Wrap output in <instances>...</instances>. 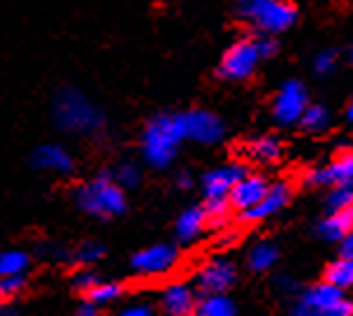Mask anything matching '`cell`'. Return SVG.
Instances as JSON below:
<instances>
[{"label":"cell","instance_id":"38","mask_svg":"<svg viewBox=\"0 0 353 316\" xmlns=\"http://www.w3.org/2000/svg\"><path fill=\"white\" fill-rule=\"evenodd\" d=\"M174 184H176V188H191L193 179H191V175H188V172H179L174 177Z\"/></svg>","mask_w":353,"mask_h":316},{"label":"cell","instance_id":"37","mask_svg":"<svg viewBox=\"0 0 353 316\" xmlns=\"http://www.w3.org/2000/svg\"><path fill=\"white\" fill-rule=\"evenodd\" d=\"M342 256L353 258V230L342 239Z\"/></svg>","mask_w":353,"mask_h":316},{"label":"cell","instance_id":"16","mask_svg":"<svg viewBox=\"0 0 353 316\" xmlns=\"http://www.w3.org/2000/svg\"><path fill=\"white\" fill-rule=\"evenodd\" d=\"M270 191V181L263 175H251L247 172L242 179L232 186V191L228 195L230 207L237 212H247L251 207H256L258 202L265 198V193Z\"/></svg>","mask_w":353,"mask_h":316},{"label":"cell","instance_id":"44","mask_svg":"<svg viewBox=\"0 0 353 316\" xmlns=\"http://www.w3.org/2000/svg\"><path fill=\"white\" fill-rule=\"evenodd\" d=\"M188 316H195V314H188Z\"/></svg>","mask_w":353,"mask_h":316},{"label":"cell","instance_id":"10","mask_svg":"<svg viewBox=\"0 0 353 316\" xmlns=\"http://www.w3.org/2000/svg\"><path fill=\"white\" fill-rule=\"evenodd\" d=\"M181 115V126H184V137L198 144H216L223 140L225 126L223 121L210 110H188L179 112Z\"/></svg>","mask_w":353,"mask_h":316},{"label":"cell","instance_id":"42","mask_svg":"<svg viewBox=\"0 0 353 316\" xmlns=\"http://www.w3.org/2000/svg\"><path fill=\"white\" fill-rule=\"evenodd\" d=\"M344 3H353V0H344Z\"/></svg>","mask_w":353,"mask_h":316},{"label":"cell","instance_id":"15","mask_svg":"<svg viewBox=\"0 0 353 316\" xmlns=\"http://www.w3.org/2000/svg\"><path fill=\"white\" fill-rule=\"evenodd\" d=\"M198 307V290L186 282H172L161 290V309L165 316H188Z\"/></svg>","mask_w":353,"mask_h":316},{"label":"cell","instance_id":"28","mask_svg":"<svg viewBox=\"0 0 353 316\" xmlns=\"http://www.w3.org/2000/svg\"><path fill=\"white\" fill-rule=\"evenodd\" d=\"M300 126L309 132H321L330 126V112L323 105H307L305 115L300 119Z\"/></svg>","mask_w":353,"mask_h":316},{"label":"cell","instance_id":"36","mask_svg":"<svg viewBox=\"0 0 353 316\" xmlns=\"http://www.w3.org/2000/svg\"><path fill=\"white\" fill-rule=\"evenodd\" d=\"M276 286H279L283 293H295V290H298V284H295L291 277H279V279H276Z\"/></svg>","mask_w":353,"mask_h":316},{"label":"cell","instance_id":"21","mask_svg":"<svg viewBox=\"0 0 353 316\" xmlns=\"http://www.w3.org/2000/svg\"><path fill=\"white\" fill-rule=\"evenodd\" d=\"M237 305L228 293L203 295L195 307V316H235Z\"/></svg>","mask_w":353,"mask_h":316},{"label":"cell","instance_id":"19","mask_svg":"<svg viewBox=\"0 0 353 316\" xmlns=\"http://www.w3.org/2000/svg\"><path fill=\"white\" fill-rule=\"evenodd\" d=\"M353 230V207L330 212L319 224V235L327 242H342V239Z\"/></svg>","mask_w":353,"mask_h":316},{"label":"cell","instance_id":"1","mask_svg":"<svg viewBox=\"0 0 353 316\" xmlns=\"http://www.w3.org/2000/svg\"><path fill=\"white\" fill-rule=\"evenodd\" d=\"M52 119L59 130L77 137H96L107 128L105 112L74 86H63L54 96Z\"/></svg>","mask_w":353,"mask_h":316},{"label":"cell","instance_id":"9","mask_svg":"<svg viewBox=\"0 0 353 316\" xmlns=\"http://www.w3.org/2000/svg\"><path fill=\"white\" fill-rule=\"evenodd\" d=\"M309 105L307 98V88L298 79H288L283 81L281 88L276 91L274 103H272V115L274 121L279 126H293L300 124L302 115H305Z\"/></svg>","mask_w":353,"mask_h":316},{"label":"cell","instance_id":"43","mask_svg":"<svg viewBox=\"0 0 353 316\" xmlns=\"http://www.w3.org/2000/svg\"><path fill=\"white\" fill-rule=\"evenodd\" d=\"M351 61H353V52H351Z\"/></svg>","mask_w":353,"mask_h":316},{"label":"cell","instance_id":"39","mask_svg":"<svg viewBox=\"0 0 353 316\" xmlns=\"http://www.w3.org/2000/svg\"><path fill=\"white\" fill-rule=\"evenodd\" d=\"M72 316H100V309L93 307V305H86V302H84V307H79Z\"/></svg>","mask_w":353,"mask_h":316},{"label":"cell","instance_id":"29","mask_svg":"<svg viewBox=\"0 0 353 316\" xmlns=\"http://www.w3.org/2000/svg\"><path fill=\"white\" fill-rule=\"evenodd\" d=\"M203 210L207 214V221L214 226H223L230 217V200L228 198H207Z\"/></svg>","mask_w":353,"mask_h":316},{"label":"cell","instance_id":"4","mask_svg":"<svg viewBox=\"0 0 353 316\" xmlns=\"http://www.w3.org/2000/svg\"><path fill=\"white\" fill-rule=\"evenodd\" d=\"M237 14L263 35H276L293 26L298 10L288 0H237Z\"/></svg>","mask_w":353,"mask_h":316},{"label":"cell","instance_id":"41","mask_svg":"<svg viewBox=\"0 0 353 316\" xmlns=\"http://www.w3.org/2000/svg\"><path fill=\"white\" fill-rule=\"evenodd\" d=\"M346 119H349V121L353 124V103L349 105V110H346Z\"/></svg>","mask_w":353,"mask_h":316},{"label":"cell","instance_id":"8","mask_svg":"<svg viewBox=\"0 0 353 316\" xmlns=\"http://www.w3.org/2000/svg\"><path fill=\"white\" fill-rule=\"evenodd\" d=\"M237 282V268L230 258H212V261L203 263L195 273L193 286L198 293L212 295V293H228Z\"/></svg>","mask_w":353,"mask_h":316},{"label":"cell","instance_id":"33","mask_svg":"<svg viewBox=\"0 0 353 316\" xmlns=\"http://www.w3.org/2000/svg\"><path fill=\"white\" fill-rule=\"evenodd\" d=\"M117 316H156V309L154 305H149V302H144V300H132L119 309Z\"/></svg>","mask_w":353,"mask_h":316},{"label":"cell","instance_id":"20","mask_svg":"<svg viewBox=\"0 0 353 316\" xmlns=\"http://www.w3.org/2000/svg\"><path fill=\"white\" fill-rule=\"evenodd\" d=\"M123 295H125V286H123L121 282L103 279V282H98L91 290H86L81 298H84L86 305H93V307L103 309V307L114 305V302L121 300Z\"/></svg>","mask_w":353,"mask_h":316},{"label":"cell","instance_id":"31","mask_svg":"<svg viewBox=\"0 0 353 316\" xmlns=\"http://www.w3.org/2000/svg\"><path fill=\"white\" fill-rule=\"evenodd\" d=\"M346 207H353V184L335 186L327 195V210L330 212L346 210Z\"/></svg>","mask_w":353,"mask_h":316},{"label":"cell","instance_id":"27","mask_svg":"<svg viewBox=\"0 0 353 316\" xmlns=\"http://www.w3.org/2000/svg\"><path fill=\"white\" fill-rule=\"evenodd\" d=\"M28 288V275L0 277V305H12Z\"/></svg>","mask_w":353,"mask_h":316},{"label":"cell","instance_id":"30","mask_svg":"<svg viewBox=\"0 0 353 316\" xmlns=\"http://www.w3.org/2000/svg\"><path fill=\"white\" fill-rule=\"evenodd\" d=\"M103 279H105V277L100 275L98 270H93V268H79L77 273H74V277H72V286H74V290H77V293L84 295L86 290H91L98 282H103Z\"/></svg>","mask_w":353,"mask_h":316},{"label":"cell","instance_id":"23","mask_svg":"<svg viewBox=\"0 0 353 316\" xmlns=\"http://www.w3.org/2000/svg\"><path fill=\"white\" fill-rule=\"evenodd\" d=\"M33 256L26 249H3L0 251V277L28 275Z\"/></svg>","mask_w":353,"mask_h":316},{"label":"cell","instance_id":"5","mask_svg":"<svg viewBox=\"0 0 353 316\" xmlns=\"http://www.w3.org/2000/svg\"><path fill=\"white\" fill-rule=\"evenodd\" d=\"M288 316H353V300L332 284H316L300 295Z\"/></svg>","mask_w":353,"mask_h":316},{"label":"cell","instance_id":"2","mask_svg":"<svg viewBox=\"0 0 353 316\" xmlns=\"http://www.w3.org/2000/svg\"><path fill=\"white\" fill-rule=\"evenodd\" d=\"M184 126L179 112H161L151 117L140 135L142 163L154 170H168L184 142Z\"/></svg>","mask_w":353,"mask_h":316},{"label":"cell","instance_id":"25","mask_svg":"<svg viewBox=\"0 0 353 316\" xmlns=\"http://www.w3.org/2000/svg\"><path fill=\"white\" fill-rule=\"evenodd\" d=\"M110 172H112V177H114V181L123 188V191H132V188L140 186V184H142V179H144L142 163L130 161V158H125V161H121L114 170H110Z\"/></svg>","mask_w":353,"mask_h":316},{"label":"cell","instance_id":"32","mask_svg":"<svg viewBox=\"0 0 353 316\" xmlns=\"http://www.w3.org/2000/svg\"><path fill=\"white\" fill-rule=\"evenodd\" d=\"M335 68H337V52H332V49H325V52L316 54V59H314V70L319 75H330Z\"/></svg>","mask_w":353,"mask_h":316},{"label":"cell","instance_id":"34","mask_svg":"<svg viewBox=\"0 0 353 316\" xmlns=\"http://www.w3.org/2000/svg\"><path fill=\"white\" fill-rule=\"evenodd\" d=\"M44 256L52 258L56 263H70L72 265V246H65V244H47L42 246Z\"/></svg>","mask_w":353,"mask_h":316},{"label":"cell","instance_id":"17","mask_svg":"<svg viewBox=\"0 0 353 316\" xmlns=\"http://www.w3.org/2000/svg\"><path fill=\"white\" fill-rule=\"evenodd\" d=\"M207 226H210V221H207V214L203 207H198V205L186 207L174 221V237L179 239L181 244H191L203 235Z\"/></svg>","mask_w":353,"mask_h":316},{"label":"cell","instance_id":"13","mask_svg":"<svg viewBox=\"0 0 353 316\" xmlns=\"http://www.w3.org/2000/svg\"><path fill=\"white\" fill-rule=\"evenodd\" d=\"M30 166L40 172H49V175H72L74 172V156L68 151L63 144H56V142H44L40 147L33 149L30 154Z\"/></svg>","mask_w":353,"mask_h":316},{"label":"cell","instance_id":"12","mask_svg":"<svg viewBox=\"0 0 353 316\" xmlns=\"http://www.w3.org/2000/svg\"><path fill=\"white\" fill-rule=\"evenodd\" d=\"M305 181L309 186H346L353 184V151H342L327 166L309 170Z\"/></svg>","mask_w":353,"mask_h":316},{"label":"cell","instance_id":"35","mask_svg":"<svg viewBox=\"0 0 353 316\" xmlns=\"http://www.w3.org/2000/svg\"><path fill=\"white\" fill-rule=\"evenodd\" d=\"M256 42H258V49H261L263 59H268V56H272L276 52V42L272 40V35H261V37H256Z\"/></svg>","mask_w":353,"mask_h":316},{"label":"cell","instance_id":"6","mask_svg":"<svg viewBox=\"0 0 353 316\" xmlns=\"http://www.w3.org/2000/svg\"><path fill=\"white\" fill-rule=\"evenodd\" d=\"M179 249L174 244L159 242V244H149L137 249L130 256V270L132 275L142 277V279H156V277H165L172 275L179 265Z\"/></svg>","mask_w":353,"mask_h":316},{"label":"cell","instance_id":"18","mask_svg":"<svg viewBox=\"0 0 353 316\" xmlns=\"http://www.w3.org/2000/svg\"><path fill=\"white\" fill-rule=\"evenodd\" d=\"M244 154H247L249 161L261 163V166H272L283 154V144L279 137L274 135H261L254 137L247 147H244Z\"/></svg>","mask_w":353,"mask_h":316},{"label":"cell","instance_id":"14","mask_svg":"<svg viewBox=\"0 0 353 316\" xmlns=\"http://www.w3.org/2000/svg\"><path fill=\"white\" fill-rule=\"evenodd\" d=\"M291 200V184L288 181H276L270 184V191L265 193V198L258 202L256 207H251L247 212H239V221L242 224H258L270 217H274L276 212H281Z\"/></svg>","mask_w":353,"mask_h":316},{"label":"cell","instance_id":"11","mask_svg":"<svg viewBox=\"0 0 353 316\" xmlns=\"http://www.w3.org/2000/svg\"><path fill=\"white\" fill-rule=\"evenodd\" d=\"M247 172H249L247 166L239 161L223 163V166L205 172L203 179H200V188H203L205 200L207 198H228L232 186H235Z\"/></svg>","mask_w":353,"mask_h":316},{"label":"cell","instance_id":"22","mask_svg":"<svg viewBox=\"0 0 353 316\" xmlns=\"http://www.w3.org/2000/svg\"><path fill=\"white\" fill-rule=\"evenodd\" d=\"M276 258H279V249L272 242H268V239H261V242H256L249 249L247 263L254 273H268V270L274 268Z\"/></svg>","mask_w":353,"mask_h":316},{"label":"cell","instance_id":"24","mask_svg":"<svg viewBox=\"0 0 353 316\" xmlns=\"http://www.w3.org/2000/svg\"><path fill=\"white\" fill-rule=\"evenodd\" d=\"M107 256V246L98 239H84L77 246H72V265L77 268H93Z\"/></svg>","mask_w":353,"mask_h":316},{"label":"cell","instance_id":"3","mask_svg":"<svg viewBox=\"0 0 353 316\" xmlns=\"http://www.w3.org/2000/svg\"><path fill=\"white\" fill-rule=\"evenodd\" d=\"M74 205L86 217L100 221L119 219L128 212L125 191L114 181L110 170H103V172L93 175L91 179H86L84 184H79L74 191Z\"/></svg>","mask_w":353,"mask_h":316},{"label":"cell","instance_id":"40","mask_svg":"<svg viewBox=\"0 0 353 316\" xmlns=\"http://www.w3.org/2000/svg\"><path fill=\"white\" fill-rule=\"evenodd\" d=\"M0 316H10V305H0Z\"/></svg>","mask_w":353,"mask_h":316},{"label":"cell","instance_id":"26","mask_svg":"<svg viewBox=\"0 0 353 316\" xmlns=\"http://www.w3.org/2000/svg\"><path fill=\"white\" fill-rule=\"evenodd\" d=\"M325 282L342 290L353 288V258L342 256L337 261H332L325 270Z\"/></svg>","mask_w":353,"mask_h":316},{"label":"cell","instance_id":"7","mask_svg":"<svg viewBox=\"0 0 353 316\" xmlns=\"http://www.w3.org/2000/svg\"><path fill=\"white\" fill-rule=\"evenodd\" d=\"M263 61L261 49H258L256 37H242L237 40L228 52L223 54V59L219 61L216 75L225 81H244L256 72L258 63Z\"/></svg>","mask_w":353,"mask_h":316}]
</instances>
